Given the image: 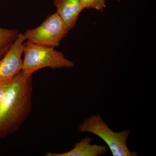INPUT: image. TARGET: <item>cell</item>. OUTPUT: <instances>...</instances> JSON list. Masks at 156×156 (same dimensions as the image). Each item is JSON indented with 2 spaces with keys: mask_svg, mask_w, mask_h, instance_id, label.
Wrapping results in <instances>:
<instances>
[{
  "mask_svg": "<svg viewBox=\"0 0 156 156\" xmlns=\"http://www.w3.org/2000/svg\"><path fill=\"white\" fill-rule=\"evenodd\" d=\"M80 133H89L102 140L109 148L113 156H138L136 152L131 151L127 145L131 131L125 130L115 132L105 122L100 114L92 115L78 126Z\"/></svg>",
  "mask_w": 156,
  "mask_h": 156,
  "instance_id": "cell-3",
  "label": "cell"
},
{
  "mask_svg": "<svg viewBox=\"0 0 156 156\" xmlns=\"http://www.w3.org/2000/svg\"><path fill=\"white\" fill-rule=\"evenodd\" d=\"M69 30L57 13L49 15L38 27L23 34L27 42L55 48L66 37Z\"/></svg>",
  "mask_w": 156,
  "mask_h": 156,
  "instance_id": "cell-4",
  "label": "cell"
},
{
  "mask_svg": "<svg viewBox=\"0 0 156 156\" xmlns=\"http://www.w3.org/2000/svg\"><path fill=\"white\" fill-rule=\"evenodd\" d=\"M22 72L28 76L45 68L51 69L71 68L73 62L55 48L27 42L23 48Z\"/></svg>",
  "mask_w": 156,
  "mask_h": 156,
  "instance_id": "cell-2",
  "label": "cell"
},
{
  "mask_svg": "<svg viewBox=\"0 0 156 156\" xmlns=\"http://www.w3.org/2000/svg\"><path fill=\"white\" fill-rule=\"evenodd\" d=\"M10 48H6V49H5V50H2V51H0V59L2 58L3 56H4V55L8 52Z\"/></svg>",
  "mask_w": 156,
  "mask_h": 156,
  "instance_id": "cell-11",
  "label": "cell"
},
{
  "mask_svg": "<svg viewBox=\"0 0 156 156\" xmlns=\"http://www.w3.org/2000/svg\"><path fill=\"white\" fill-rule=\"evenodd\" d=\"M80 2L82 11L92 9L102 12L106 7L105 0H80Z\"/></svg>",
  "mask_w": 156,
  "mask_h": 156,
  "instance_id": "cell-9",
  "label": "cell"
},
{
  "mask_svg": "<svg viewBox=\"0 0 156 156\" xmlns=\"http://www.w3.org/2000/svg\"><path fill=\"white\" fill-rule=\"evenodd\" d=\"M10 81L11 80L0 83V107H1V104H2L3 96L8 88Z\"/></svg>",
  "mask_w": 156,
  "mask_h": 156,
  "instance_id": "cell-10",
  "label": "cell"
},
{
  "mask_svg": "<svg viewBox=\"0 0 156 156\" xmlns=\"http://www.w3.org/2000/svg\"><path fill=\"white\" fill-rule=\"evenodd\" d=\"M25 41L24 34L20 33L8 52L0 59V83L11 80L22 71Z\"/></svg>",
  "mask_w": 156,
  "mask_h": 156,
  "instance_id": "cell-5",
  "label": "cell"
},
{
  "mask_svg": "<svg viewBox=\"0 0 156 156\" xmlns=\"http://www.w3.org/2000/svg\"><path fill=\"white\" fill-rule=\"evenodd\" d=\"M20 34L17 29H8L0 27V51L10 48Z\"/></svg>",
  "mask_w": 156,
  "mask_h": 156,
  "instance_id": "cell-8",
  "label": "cell"
},
{
  "mask_svg": "<svg viewBox=\"0 0 156 156\" xmlns=\"http://www.w3.org/2000/svg\"><path fill=\"white\" fill-rule=\"evenodd\" d=\"M53 5L58 14L69 30L75 26L82 12L80 0H53Z\"/></svg>",
  "mask_w": 156,
  "mask_h": 156,
  "instance_id": "cell-6",
  "label": "cell"
},
{
  "mask_svg": "<svg viewBox=\"0 0 156 156\" xmlns=\"http://www.w3.org/2000/svg\"><path fill=\"white\" fill-rule=\"evenodd\" d=\"M33 75L20 73L10 81L0 107V139L13 135L32 109Z\"/></svg>",
  "mask_w": 156,
  "mask_h": 156,
  "instance_id": "cell-1",
  "label": "cell"
},
{
  "mask_svg": "<svg viewBox=\"0 0 156 156\" xmlns=\"http://www.w3.org/2000/svg\"><path fill=\"white\" fill-rule=\"evenodd\" d=\"M92 138L87 137L77 142L74 147L68 151L61 153L48 152L46 156H98L106 153L108 148L105 145L92 144Z\"/></svg>",
  "mask_w": 156,
  "mask_h": 156,
  "instance_id": "cell-7",
  "label": "cell"
}]
</instances>
